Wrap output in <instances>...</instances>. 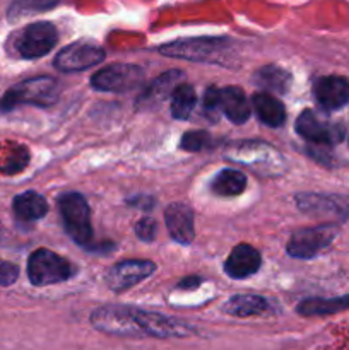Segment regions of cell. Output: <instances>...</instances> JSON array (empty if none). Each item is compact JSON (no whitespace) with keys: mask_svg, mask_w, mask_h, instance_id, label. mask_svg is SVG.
I'll use <instances>...</instances> for the list:
<instances>
[{"mask_svg":"<svg viewBox=\"0 0 349 350\" xmlns=\"http://www.w3.org/2000/svg\"><path fill=\"white\" fill-rule=\"evenodd\" d=\"M92 328L112 337L129 338H188L198 335L194 325L156 311H144L125 304L96 308L89 317Z\"/></svg>","mask_w":349,"mask_h":350,"instance_id":"1","label":"cell"},{"mask_svg":"<svg viewBox=\"0 0 349 350\" xmlns=\"http://www.w3.org/2000/svg\"><path fill=\"white\" fill-rule=\"evenodd\" d=\"M58 41L57 27L47 21L33 23L14 33L7 41V53L21 60H36L55 48Z\"/></svg>","mask_w":349,"mask_h":350,"instance_id":"2","label":"cell"},{"mask_svg":"<svg viewBox=\"0 0 349 350\" xmlns=\"http://www.w3.org/2000/svg\"><path fill=\"white\" fill-rule=\"evenodd\" d=\"M58 96H60V82L50 75H41V77L27 79L7 89L5 94L0 99V109L10 111L23 105L47 108L58 101Z\"/></svg>","mask_w":349,"mask_h":350,"instance_id":"3","label":"cell"},{"mask_svg":"<svg viewBox=\"0 0 349 350\" xmlns=\"http://www.w3.org/2000/svg\"><path fill=\"white\" fill-rule=\"evenodd\" d=\"M229 46L231 43L226 38H185V40L161 44L157 50L164 57L178 58V60L221 64Z\"/></svg>","mask_w":349,"mask_h":350,"instance_id":"4","label":"cell"},{"mask_svg":"<svg viewBox=\"0 0 349 350\" xmlns=\"http://www.w3.org/2000/svg\"><path fill=\"white\" fill-rule=\"evenodd\" d=\"M75 267L64 256L47 248H38L27 258V279L33 286L47 287L70 280Z\"/></svg>","mask_w":349,"mask_h":350,"instance_id":"5","label":"cell"},{"mask_svg":"<svg viewBox=\"0 0 349 350\" xmlns=\"http://www.w3.org/2000/svg\"><path fill=\"white\" fill-rule=\"evenodd\" d=\"M58 208H60L65 232L70 236L72 241L81 246H88L92 239V226L91 208L84 195L77 191H67L60 197Z\"/></svg>","mask_w":349,"mask_h":350,"instance_id":"6","label":"cell"},{"mask_svg":"<svg viewBox=\"0 0 349 350\" xmlns=\"http://www.w3.org/2000/svg\"><path fill=\"white\" fill-rule=\"evenodd\" d=\"M337 234L339 224H335V222H325V224L313 226V228L298 229L291 234L289 241L286 245V252L293 258H315L332 245Z\"/></svg>","mask_w":349,"mask_h":350,"instance_id":"7","label":"cell"},{"mask_svg":"<svg viewBox=\"0 0 349 350\" xmlns=\"http://www.w3.org/2000/svg\"><path fill=\"white\" fill-rule=\"evenodd\" d=\"M146 82V72L133 64H112L91 77V88L101 92H129Z\"/></svg>","mask_w":349,"mask_h":350,"instance_id":"8","label":"cell"},{"mask_svg":"<svg viewBox=\"0 0 349 350\" xmlns=\"http://www.w3.org/2000/svg\"><path fill=\"white\" fill-rule=\"evenodd\" d=\"M224 156L229 161L245 166L255 167V170H281L283 167V157L272 146L257 140H243L228 146Z\"/></svg>","mask_w":349,"mask_h":350,"instance_id":"9","label":"cell"},{"mask_svg":"<svg viewBox=\"0 0 349 350\" xmlns=\"http://www.w3.org/2000/svg\"><path fill=\"white\" fill-rule=\"evenodd\" d=\"M296 132L315 146H335L344 139V126L341 123L325 120L313 109H305L296 118Z\"/></svg>","mask_w":349,"mask_h":350,"instance_id":"10","label":"cell"},{"mask_svg":"<svg viewBox=\"0 0 349 350\" xmlns=\"http://www.w3.org/2000/svg\"><path fill=\"white\" fill-rule=\"evenodd\" d=\"M105 57V50L99 44L82 40L62 48L55 57L53 64L55 68H58L60 72L72 74V72L88 70V68L101 64Z\"/></svg>","mask_w":349,"mask_h":350,"instance_id":"11","label":"cell"},{"mask_svg":"<svg viewBox=\"0 0 349 350\" xmlns=\"http://www.w3.org/2000/svg\"><path fill=\"white\" fill-rule=\"evenodd\" d=\"M294 200H296V207L307 214L317 215V217H332L339 222L349 219V198L342 195L298 193Z\"/></svg>","mask_w":349,"mask_h":350,"instance_id":"12","label":"cell"},{"mask_svg":"<svg viewBox=\"0 0 349 350\" xmlns=\"http://www.w3.org/2000/svg\"><path fill=\"white\" fill-rule=\"evenodd\" d=\"M156 265L149 260H123L109 269L105 280L113 293H125L151 277Z\"/></svg>","mask_w":349,"mask_h":350,"instance_id":"13","label":"cell"},{"mask_svg":"<svg viewBox=\"0 0 349 350\" xmlns=\"http://www.w3.org/2000/svg\"><path fill=\"white\" fill-rule=\"evenodd\" d=\"M315 101L325 111H337L349 103V79L342 75H324L313 82Z\"/></svg>","mask_w":349,"mask_h":350,"instance_id":"14","label":"cell"},{"mask_svg":"<svg viewBox=\"0 0 349 350\" xmlns=\"http://www.w3.org/2000/svg\"><path fill=\"white\" fill-rule=\"evenodd\" d=\"M194 211L187 204H170L164 211V224L171 238L180 245L188 246L195 238Z\"/></svg>","mask_w":349,"mask_h":350,"instance_id":"15","label":"cell"},{"mask_svg":"<svg viewBox=\"0 0 349 350\" xmlns=\"http://www.w3.org/2000/svg\"><path fill=\"white\" fill-rule=\"evenodd\" d=\"M260 265H262L260 253L253 246L246 245V243H240L231 250V253L226 258L224 272L231 279L242 280L248 279L253 273L259 272Z\"/></svg>","mask_w":349,"mask_h":350,"instance_id":"16","label":"cell"},{"mask_svg":"<svg viewBox=\"0 0 349 350\" xmlns=\"http://www.w3.org/2000/svg\"><path fill=\"white\" fill-rule=\"evenodd\" d=\"M222 311L235 318L266 317V314L276 313L277 304L259 294H238L226 301Z\"/></svg>","mask_w":349,"mask_h":350,"instance_id":"17","label":"cell"},{"mask_svg":"<svg viewBox=\"0 0 349 350\" xmlns=\"http://www.w3.org/2000/svg\"><path fill=\"white\" fill-rule=\"evenodd\" d=\"M218 99L219 111L228 116L229 122H233L235 125H243L250 118L252 106H250L245 92L240 88L229 85V88L219 89Z\"/></svg>","mask_w":349,"mask_h":350,"instance_id":"18","label":"cell"},{"mask_svg":"<svg viewBox=\"0 0 349 350\" xmlns=\"http://www.w3.org/2000/svg\"><path fill=\"white\" fill-rule=\"evenodd\" d=\"M183 72L181 70H170L166 74L156 77V81L151 82L146 88V91L137 99V108H153V106L163 103L168 96L173 94L174 88L180 84Z\"/></svg>","mask_w":349,"mask_h":350,"instance_id":"19","label":"cell"},{"mask_svg":"<svg viewBox=\"0 0 349 350\" xmlns=\"http://www.w3.org/2000/svg\"><path fill=\"white\" fill-rule=\"evenodd\" d=\"M12 212L17 221L31 224V222L40 221L48 214V202L38 191H24L14 198Z\"/></svg>","mask_w":349,"mask_h":350,"instance_id":"20","label":"cell"},{"mask_svg":"<svg viewBox=\"0 0 349 350\" xmlns=\"http://www.w3.org/2000/svg\"><path fill=\"white\" fill-rule=\"evenodd\" d=\"M252 106L257 118L263 125L279 129L286 122V109H284V105L276 96L269 94V92H255L252 98Z\"/></svg>","mask_w":349,"mask_h":350,"instance_id":"21","label":"cell"},{"mask_svg":"<svg viewBox=\"0 0 349 350\" xmlns=\"http://www.w3.org/2000/svg\"><path fill=\"white\" fill-rule=\"evenodd\" d=\"M349 310V294L339 297H308L296 306V313L301 317H327Z\"/></svg>","mask_w":349,"mask_h":350,"instance_id":"22","label":"cell"},{"mask_svg":"<svg viewBox=\"0 0 349 350\" xmlns=\"http://www.w3.org/2000/svg\"><path fill=\"white\" fill-rule=\"evenodd\" d=\"M255 84L269 92H277V94H286L291 88L293 77L287 70L277 67V65H263L262 68L255 72Z\"/></svg>","mask_w":349,"mask_h":350,"instance_id":"23","label":"cell"},{"mask_svg":"<svg viewBox=\"0 0 349 350\" xmlns=\"http://www.w3.org/2000/svg\"><path fill=\"white\" fill-rule=\"evenodd\" d=\"M246 188V176L242 171L221 170L211 181V191L218 197H236Z\"/></svg>","mask_w":349,"mask_h":350,"instance_id":"24","label":"cell"},{"mask_svg":"<svg viewBox=\"0 0 349 350\" xmlns=\"http://www.w3.org/2000/svg\"><path fill=\"white\" fill-rule=\"evenodd\" d=\"M29 164V150L21 144L0 146V174H17Z\"/></svg>","mask_w":349,"mask_h":350,"instance_id":"25","label":"cell"},{"mask_svg":"<svg viewBox=\"0 0 349 350\" xmlns=\"http://www.w3.org/2000/svg\"><path fill=\"white\" fill-rule=\"evenodd\" d=\"M195 105H197L195 89L190 84L180 82L171 94V116L177 120H187L194 111Z\"/></svg>","mask_w":349,"mask_h":350,"instance_id":"26","label":"cell"},{"mask_svg":"<svg viewBox=\"0 0 349 350\" xmlns=\"http://www.w3.org/2000/svg\"><path fill=\"white\" fill-rule=\"evenodd\" d=\"M58 2L60 0H14L7 10V17H9V21L16 23L23 17L47 12V10L53 9Z\"/></svg>","mask_w":349,"mask_h":350,"instance_id":"27","label":"cell"},{"mask_svg":"<svg viewBox=\"0 0 349 350\" xmlns=\"http://www.w3.org/2000/svg\"><path fill=\"white\" fill-rule=\"evenodd\" d=\"M212 146V137L204 130H190L185 132L180 140V149L187 152H201Z\"/></svg>","mask_w":349,"mask_h":350,"instance_id":"28","label":"cell"},{"mask_svg":"<svg viewBox=\"0 0 349 350\" xmlns=\"http://www.w3.org/2000/svg\"><path fill=\"white\" fill-rule=\"evenodd\" d=\"M157 234V222L154 221L153 217L146 215V217L140 219L135 224V236L140 239V241L151 243L156 239Z\"/></svg>","mask_w":349,"mask_h":350,"instance_id":"29","label":"cell"},{"mask_svg":"<svg viewBox=\"0 0 349 350\" xmlns=\"http://www.w3.org/2000/svg\"><path fill=\"white\" fill-rule=\"evenodd\" d=\"M218 92L219 88L211 85V88H207V91H205L204 94V113L207 116H211L212 120H218V116L221 115V111H219Z\"/></svg>","mask_w":349,"mask_h":350,"instance_id":"30","label":"cell"},{"mask_svg":"<svg viewBox=\"0 0 349 350\" xmlns=\"http://www.w3.org/2000/svg\"><path fill=\"white\" fill-rule=\"evenodd\" d=\"M19 277V267L10 262L0 260V287H9Z\"/></svg>","mask_w":349,"mask_h":350,"instance_id":"31","label":"cell"},{"mask_svg":"<svg viewBox=\"0 0 349 350\" xmlns=\"http://www.w3.org/2000/svg\"><path fill=\"white\" fill-rule=\"evenodd\" d=\"M129 205L133 208H139L142 212H147L156 205V200L153 197H149V195H137V197L129 198Z\"/></svg>","mask_w":349,"mask_h":350,"instance_id":"32","label":"cell"},{"mask_svg":"<svg viewBox=\"0 0 349 350\" xmlns=\"http://www.w3.org/2000/svg\"><path fill=\"white\" fill-rule=\"evenodd\" d=\"M202 284V279L201 277H187V279L180 280L177 286V289L180 291H194L197 289V287H201Z\"/></svg>","mask_w":349,"mask_h":350,"instance_id":"33","label":"cell"},{"mask_svg":"<svg viewBox=\"0 0 349 350\" xmlns=\"http://www.w3.org/2000/svg\"><path fill=\"white\" fill-rule=\"evenodd\" d=\"M2 238H3V226L0 224V239H2Z\"/></svg>","mask_w":349,"mask_h":350,"instance_id":"34","label":"cell"}]
</instances>
